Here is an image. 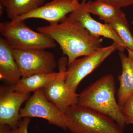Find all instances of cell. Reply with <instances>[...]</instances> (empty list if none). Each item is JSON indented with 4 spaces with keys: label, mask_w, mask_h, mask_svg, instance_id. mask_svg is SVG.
I'll list each match as a JSON object with an SVG mask.
<instances>
[{
    "label": "cell",
    "mask_w": 133,
    "mask_h": 133,
    "mask_svg": "<svg viewBox=\"0 0 133 133\" xmlns=\"http://www.w3.org/2000/svg\"><path fill=\"white\" fill-rule=\"evenodd\" d=\"M10 128L7 125L0 124V133H8Z\"/></svg>",
    "instance_id": "obj_21"
},
{
    "label": "cell",
    "mask_w": 133,
    "mask_h": 133,
    "mask_svg": "<svg viewBox=\"0 0 133 133\" xmlns=\"http://www.w3.org/2000/svg\"><path fill=\"white\" fill-rule=\"evenodd\" d=\"M13 52L22 77L52 73L57 66L54 54L45 50L13 49Z\"/></svg>",
    "instance_id": "obj_5"
},
{
    "label": "cell",
    "mask_w": 133,
    "mask_h": 133,
    "mask_svg": "<svg viewBox=\"0 0 133 133\" xmlns=\"http://www.w3.org/2000/svg\"><path fill=\"white\" fill-rule=\"evenodd\" d=\"M87 0H82L81 6L69 14L68 18L80 24L92 35L103 36L113 41L119 52H124L125 45L116 32L106 23H101L93 19L86 10L85 4Z\"/></svg>",
    "instance_id": "obj_9"
},
{
    "label": "cell",
    "mask_w": 133,
    "mask_h": 133,
    "mask_svg": "<svg viewBox=\"0 0 133 133\" xmlns=\"http://www.w3.org/2000/svg\"><path fill=\"white\" fill-rule=\"evenodd\" d=\"M37 31L52 38L67 57L68 65L81 56L91 55L101 48L103 39L92 35L67 16L58 24L38 27Z\"/></svg>",
    "instance_id": "obj_1"
},
{
    "label": "cell",
    "mask_w": 133,
    "mask_h": 133,
    "mask_svg": "<svg viewBox=\"0 0 133 133\" xmlns=\"http://www.w3.org/2000/svg\"><path fill=\"white\" fill-rule=\"evenodd\" d=\"M68 59L65 57H62L58 63L59 71L48 74H34L22 77L16 84L10 87L12 90L22 93H30L31 92L42 89L48 83L56 80L65 74Z\"/></svg>",
    "instance_id": "obj_12"
},
{
    "label": "cell",
    "mask_w": 133,
    "mask_h": 133,
    "mask_svg": "<svg viewBox=\"0 0 133 133\" xmlns=\"http://www.w3.org/2000/svg\"><path fill=\"white\" fill-rule=\"evenodd\" d=\"M64 114L67 129L72 133H124L108 116L78 104L69 107Z\"/></svg>",
    "instance_id": "obj_3"
},
{
    "label": "cell",
    "mask_w": 133,
    "mask_h": 133,
    "mask_svg": "<svg viewBox=\"0 0 133 133\" xmlns=\"http://www.w3.org/2000/svg\"><path fill=\"white\" fill-rule=\"evenodd\" d=\"M115 94L114 77L112 74H107L78 94V104L108 116L124 129L125 119Z\"/></svg>",
    "instance_id": "obj_2"
},
{
    "label": "cell",
    "mask_w": 133,
    "mask_h": 133,
    "mask_svg": "<svg viewBox=\"0 0 133 133\" xmlns=\"http://www.w3.org/2000/svg\"><path fill=\"white\" fill-rule=\"evenodd\" d=\"M20 116L21 118H41L50 124L55 125L64 130L67 129V122L64 113L54 104L47 99L42 89L35 91L21 108Z\"/></svg>",
    "instance_id": "obj_6"
},
{
    "label": "cell",
    "mask_w": 133,
    "mask_h": 133,
    "mask_svg": "<svg viewBox=\"0 0 133 133\" xmlns=\"http://www.w3.org/2000/svg\"><path fill=\"white\" fill-rule=\"evenodd\" d=\"M122 70L119 77V85L117 92V101L122 107L133 94V59L127 56L124 52H119Z\"/></svg>",
    "instance_id": "obj_14"
},
{
    "label": "cell",
    "mask_w": 133,
    "mask_h": 133,
    "mask_svg": "<svg viewBox=\"0 0 133 133\" xmlns=\"http://www.w3.org/2000/svg\"><path fill=\"white\" fill-rule=\"evenodd\" d=\"M6 0H0V15H2L4 8H5Z\"/></svg>",
    "instance_id": "obj_22"
},
{
    "label": "cell",
    "mask_w": 133,
    "mask_h": 133,
    "mask_svg": "<svg viewBox=\"0 0 133 133\" xmlns=\"http://www.w3.org/2000/svg\"><path fill=\"white\" fill-rule=\"evenodd\" d=\"M81 5L79 0H52L14 20L41 19L49 22L50 25H54L63 21L67 15L77 9Z\"/></svg>",
    "instance_id": "obj_8"
},
{
    "label": "cell",
    "mask_w": 133,
    "mask_h": 133,
    "mask_svg": "<svg viewBox=\"0 0 133 133\" xmlns=\"http://www.w3.org/2000/svg\"><path fill=\"white\" fill-rule=\"evenodd\" d=\"M46 0H6L5 9L8 17L14 20L44 5Z\"/></svg>",
    "instance_id": "obj_16"
},
{
    "label": "cell",
    "mask_w": 133,
    "mask_h": 133,
    "mask_svg": "<svg viewBox=\"0 0 133 133\" xmlns=\"http://www.w3.org/2000/svg\"><path fill=\"white\" fill-rule=\"evenodd\" d=\"M30 120V118H23L17 127L14 128H10L8 133H28V128Z\"/></svg>",
    "instance_id": "obj_19"
},
{
    "label": "cell",
    "mask_w": 133,
    "mask_h": 133,
    "mask_svg": "<svg viewBox=\"0 0 133 133\" xmlns=\"http://www.w3.org/2000/svg\"><path fill=\"white\" fill-rule=\"evenodd\" d=\"M0 34L13 49L46 50L56 46V43L52 38L32 30L24 21L13 20L1 23Z\"/></svg>",
    "instance_id": "obj_4"
},
{
    "label": "cell",
    "mask_w": 133,
    "mask_h": 133,
    "mask_svg": "<svg viewBox=\"0 0 133 133\" xmlns=\"http://www.w3.org/2000/svg\"><path fill=\"white\" fill-rule=\"evenodd\" d=\"M118 34L125 45L128 51L133 52V36L124 13L108 24Z\"/></svg>",
    "instance_id": "obj_17"
},
{
    "label": "cell",
    "mask_w": 133,
    "mask_h": 133,
    "mask_svg": "<svg viewBox=\"0 0 133 133\" xmlns=\"http://www.w3.org/2000/svg\"><path fill=\"white\" fill-rule=\"evenodd\" d=\"M117 50L114 43L101 47L95 52L77 59L68 65L65 74V82L72 90L76 92L82 80L91 73L112 53Z\"/></svg>",
    "instance_id": "obj_7"
},
{
    "label": "cell",
    "mask_w": 133,
    "mask_h": 133,
    "mask_svg": "<svg viewBox=\"0 0 133 133\" xmlns=\"http://www.w3.org/2000/svg\"><path fill=\"white\" fill-rule=\"evenodd\" d=\"M65 74L51 81L42 88L47 99L64 113L69 107L78 104V94L72 90L65 82Z\"/></svg>",
    "instance_id": "obj_11"
},
{
    "label": "cell",
    "mask_w": 133,
    "mask_h": 133,
    "mask_svg": "<svg viewBox=\"0 0 133 133\" xmlns=\"http://www.w3.org/2000/svg\"><path fill=\"white\" fill-rule=\"evenodd\" d=\"M22 77L13 55V48L6 41L0 37V78L14 85Z\"/></svg>",
    "instance_id": "obj_13"
},
{
    "label": "cell",
    "mask_w": 133,
    "mask_h": 133,
    "mask_svg": "<svg viewBox=\"0 0 133 133\" xmlns=\"http://www.w3.org/2000/svg\"><path fill=\"white\" fill-rule=\"evenodd\" d=\"M126 125H133V94L122 106Z\"/></svg>",
    "instance_id": "obj_18"
},
{
    "label": "cell",
    "mask_w": 133,
    "mask_h": 133,
    "mask_svg": "<svg viewBox=\"0 0 133 133\" xmlns=\"http://www.w3.org/2000/svg\"><path fill=\"white\" fill-rule=\"evenodd\" d=\"M30 93H22L9 87L0 88V124L7 125L10 129L16 127L21 119L22 105L29 98Z\"/></svg>",
    "instance_id": "obj_10"
},
{
    "label": "cell",
    "mask_w": 133,
    "mask_h": 133,
    "mask_svg": "<svg viewBox=\"0 0 133 133\" xmlns=\"http://www.w3.org/2000/svg\"><path fill=\"white\" fill-rule=\"evenodd\" d=\"M101 1L121 9L133 5V0H99Z\"/></svg>",
    "instance_id": "obj_20"
},
{
    "label": "cell",
    "mask_w": 133,
    "mask_h": 133,
    "mask_svg": "<svg viewBox=\"0 0 133 133\" xmlns=\"http://www.w3.org/2000/svg\"><path fill=\"white\" fill-rule=\"evenodd\" d=\"M85 7L89 13L98 16L106 24H108L124 13L121 9L99 0L95 1H87L85 4Z\"/></svg>",
    "instance_id": "obj_15"
}]
</instances>
